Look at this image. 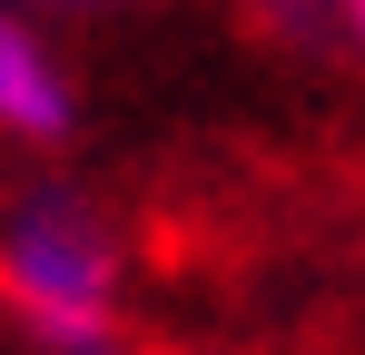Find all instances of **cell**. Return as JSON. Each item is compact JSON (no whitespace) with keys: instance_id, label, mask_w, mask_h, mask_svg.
<instances>
[{"instance_id":"obj_1","label":"cell","mask_w":365,"mask_h":355,"mask_svg":"<svg viewBox=\"0 0 365 355\" xmlns=\"http://www.w3.org/2000/svg\"><path fill=\"white\" fill-rule=\"evenodd\" d=\"M0 316L50 355H109L128 326V237L89 187H20L0 207Z\"/></svg>"},{"instance_id":"obj_2","label":"cell","mask_w":365,"mask_h":355,"mask_svg":"<svg viewBox=\"0 0 365 355\" xmlns=\"http://www.w3.org/2000/svg\"><path fill=\"white\" fill-rule=\"evenodd\" d=\"M79 128V79H69L60 40L40 30V10L0 0V138L10 148H60Z\"/></svg>"},{"instance_id":"obj_3","label":"cell","mask_w":365,"mask_h":355,"mask_svg":"<svg viewBox=\"0 0 365 355\" xmlns=\"http://www.w3.org/2000/svg\"><path fill=\"white\" fill-rule=\"evenodd\" d=\"M326 10H336V30H346V40H356V59H365V0H326Z\"/></svg>"},{"instance_id":"obj_4","label":"cell","mask_w":365,"mask_h":355,"mask_svg":"<svg viewBox=\"0 0 365 355\" xmlns=\"http://www.w3.org/2000/svg\"><path fill=\"white\" fill-rule=\"evenodd\" d=\"M20 10H128V0H20Z\"/></svg>"},{"instance_id":"obj_5","label":"cell","mask_w":365,"mask_h":355,"mask_svg":"<svg viewBox=\"0 0 365 355\" xmlns=\"http://www.w3.org/2000/svg\"><path fill=\"white\" fill-rule=\"evenodd\" d=\"M257 10H277V20H297V10H306V0H257Z\"/></svg>"}]
</instances>
